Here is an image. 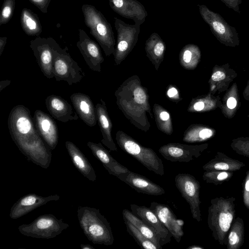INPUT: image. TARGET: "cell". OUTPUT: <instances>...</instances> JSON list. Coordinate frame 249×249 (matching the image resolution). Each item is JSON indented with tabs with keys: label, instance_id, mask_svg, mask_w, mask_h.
Segmentation results:
<instances>
[{
	"label": "cell",
	"instance_id": "49",
	"mask_svg": "<svg viewBox=\"0 0 249 249\" xmlns=\"http://www.w3.org/2000/svg\"><path fill=\"white\" fill-rule=\"evenodd\" d=\"M187 249H204V248L197 245H192L187 248Z\"/></svg>",
	"mask_w": 249,
	"mask_h": 249
},
{
	"label": "cell",
	"instance_id": "35",
	"mask_svg": "<svg viewBox=\"0 0 249 249\" xmlns=\"http://www.w3.org/2000/svg\"><path fill=\"white\" fill-rule=\"evenodd\" d=\"M124 220L131 223L144 236L151 240L159 249H162L155 232L141 218L127 209H124L122 212Z\"/></svg>",
	"mask_w": 249,
	"mask_h": 249
},
{
	"label": "cell",
	"instance_id": "43",
	"mask_svg": "<svg viewBox=\"0 0 249 249\" xmlns=\"http://www.w3.org/2000/svg\"><path fill=\"white\" fill-rule=\"evenodd\" d=\"M42 13H47L48 8L52 0H29Z\"/></svg>",
	"mask_w": 249,
	"mask_h": 249
},
{
	"label": "cell",
	"instance_id": "25",
	"mask_svg": "<svg viewBox=\"0 0 249 249\" xmlns=\"http://www.w3.org/2000/svg\"><path fill=\"white\" fill-rule=\"evenodd\" d=\"M95 106L96 117L103 139L101 142L110 151H116L117 148L113 140L111 131L112 123L107 112L106 103L102 99Z\"/></svg>",
	"mask_w": 249,
	"mask_h": 249
},
{
	"label": "cell",
	"instance_id": "42",
	"mask_svg": "<svg viewBox=\"0 0 249 249\" xmlns=\"http://www.w3.org/2000/svg\"><path fill=\"white\" fill-rule=\"evenodd\" d=\"M243 201L245 207L249 210V170L246 173L243 183Z\"/></svg>",
	"mask_w": 249,
	"mask_h": 249
},
{
	"label": "cell",
	"instance_id": "32",
	"mask_svg": "<svg viewBox=\"0 0 249 249\" xmlns=\"http://www.w3.org/2000/svg\"><path fill=\"white\" fill-rule=\"evenodd\" d=\"M201 53L199 47L194 44L184 46L179 53V61L182 68L188 70H195L199 63Z\"/></svg>",
	"mask_w": 249,
	"mask_h": 249
},
{
	"label": "cell",
	"instance_id": "34",
	"mask_svg": "<svg viewBox=\"0 0 249 249\" xmlns=\"http://www.w3.org/2000/svg\"><path fill=\"white\" fill-rule=\"evenodd\" d=\"M20 21L22 29L27 35L39 36L42 33L39 18L31 10L23 8L21 12Z\"/></svg>",
	"mask_w": 249,
	"mask_h": 249
},
{
	"label": "cell",
	"instance_id": "10",
	"mask_svg": "<svg viewBox=\"0 0 249 249\" xmlns=\"http://www.w3.org/2000/svg\"><path fill=\"white\" fill-rule=\"evenodd\" d=\"M68 48L61 47L55 52L53 72L56 81H66L69 85L80 82L85 73L68 52Z\"/></svg>",
	"mask_w": 249,
	"mask_h": 249
},
{
	"label": "cell",
	"instance_id": "26",
	"mask_svg": "<svg viewBox=\"0 0 249 249\" xmlns=\"http://www.w3.org/2000/svg\"><path fill=\"white\" fill-rule=\"evenodd\" d=\"M65 146L75 168L89 180H96L97 177L93 167L79 148L70 141H66Z\"/></svg>",
	"mask_w": 249,
	"mask_h": 249
},
{
	"label": "cell",
	"instance_id": "19",
	"mask_svg": "<svg viewBox=\"0 0 249 249\" xmlns=\"http://www.w3.org/2000/svg\"><path fill=\"white\" fill-rule=\"evenodd\" d=\"M110 8L125 18L141 25L146 19L147 12L143 5L137 0H108Z\"/></svg>",
	"mask_w": 249,
	"mask_h": 249
},
{
	"label": "cell",
	"instance_id": "39",
	"mask_svg": "<svg viewBox=\"0 0 249 249\" xmlns=\"http://www.w3.org/2000/svg\"><path fill=\"white\" fill-rule=\"evenodd\" d=\"M230 146L237 154L249 158V137H240L232 139Z\"/></svg>",
	"mask_w": 249,
	"mask_h": 249
},
{
	"label": "cell",
	"instance_id": "37",
	"mask_svg": "<svg viewBox=\"0 0 249 249\" xmlns=\"http://www.w3.org/2000/svg\"><path fill=\"white\" fill-rule=\"evenodd\" d=\"M124 220L127 231L141 248L159 249L155 244L144 236L131 223L126 220Z\"/></svg>",
	"mask_w": 249,
	"mask_h": 249
},
{
	"label": "cell",
	"instance_id": "44",
	"mask_svg": "<svg viewBox=\"0 0 249 249\" xmlns=\"http://www.w3.org/2000/svg\"><path fill=\"white\" fill-rule=\"evenodd\" d=\"M229 8L231 9L236 12H239V5L242 0H220Z\"/></svg>",
	"mask_w": 249,
	"mask_h": 249
},
{
	"label": "cell",
	"instance_id": "13",
	"mask_svg": "<svg viewBox=\"0 0 249 249\" xmlns=\"http://www.w3.org/2000/svg\"><path fill=\"white\" fill-rule=\"evenodd\" d=\"M209 144L199 145L170 142L161 146L159 153L166 160L172 162H188L198 158L208 148Z\"/></svg>",
	"mask_w": 249,
	"mask_h": 249
},
{
	"label": "cell",
	"instance_id": "11",
	"mask_svg": "<svg viewBox=\"0 0 249 249\" xmlns=\"http://www.w3.org/2000/svg\"><path fill=\"white\" fill-rule=\"evenodd\" d=\"M30 47L44 75L48 79L54 77L53 61L59 45L53 37L37 36L30 41Z\"/></svg>",
	"mask_w": 249,
	"mask_h": 249
},
{
	"label": "cell",
	"instance_id": "27",
	"mask_svg": "<svg viewBox=\"0 0 249 249\" xmlns=\"http://www.w3.org/2000/svg\"><path fill=\"white\" fill-rule=\"evenodd\" d=\"M146 56L158 71L163 61L166 51V45L160 35L153 33L145 43Z\"/></svg>",
	"mask_w": 249,
	"mask_h": 249
},
{
	"label": "cell",
	"instance_id": "41",
	"mask_svg": "<svg viewBox=\"0 0 249 249\" xmlns=\"http://www.w3.org/2000/svg\"><path fill=\"white\" fill-rule=\"evenodd\" d=\"M166 94L169 100L174 103H178L182 100L178 87L173 84L167 86Z\"/></svg>",
	"mask_w": 249,
	"mask_h": 249
},
{
	"label": "cell",
	"instance_id": "31",
	"mask_svg": "<svg viewBox=\"0 0 249 249\" xmlns=\"http://www.w3.org/2000/svg\"><path fill=\"white\" fill-rule=\"evenodd\" d=\"M216 133V130L209 125L194 124L185 130L182 140L188 143L201 142L212 139Z\"/></svg>",
	"mask_w": 249,
	"mask_h": 249
},
{
	"label": "cell",
	"instance_id": "24",
	"mask_svg": "<svg viewBox=\"0 0 249 249\" xmlns=\"http://www.w3.org/2000/svg\"><path fill=\"white\" fill-rule=\"evenodd\" d=\"M87 146L93 156L101 161L108 173L116 177L120 174L129 171L128 168L118 162L110 155L101 142H87Z\"/></svg>",
	"mask_w": 249,
	"mask_h": 249
},
{
	"label": "cell",
	"instance_id": "8",
	"mask_svg": "<svg viewBox=\"0 0 249 249\" xmlns=\"http://www.w3.org/2000/svg\"><path fill=\"white\" fill-rule=\"evenodd\" d=\"M199 13L216 39L227 47H235L239 45L238 34L234 27L229 25L219 14L203 4H198Z\"/></svg>",
	"mask_w": 249,
	"mask_h": 249
},
{
	"label": "cell",
	"instance_id": "22",
	"mask_svg": "<svg viewBox=\"0 0 249 249\" xmlns=\"http://www.w3.org/2000/svg\"><path fill=\"white\" fill-rule=\"evenodd\" d=\"M45 104L51 115L61 122L66 123L78 119V115L71 106L60 96H48L45 99Z\"/></svg>",
	"mask_w": 249,
	"mask_h": 249
},
{
	"label": "cell",
	"instance_id": "2",
	"mask_svg": "<svg viewBox=\"0 0 249 249\" xmlns=\"http://www.w3.org/2000/svg\"><path fill=\"white\" fill-rule=\"evenodd\" d=\"M116 104L124 116L136 127L144 132L151 126L146 113L153 119L147 89L139 77L132 75L125 79L114 93Z\"/></svg>",
	"mask_w": 249,
	"mask_h": 249
},
{
	"label": "cell",
	"instance_id": "50",
	"mask_svg": "<svg viewBox=\"0 0 249 249\" xmlns=\"http://www.w3.org/2000/svg\"><path fill=\"white\" fill-rule=\"evenodd\" d=\"M247 117L248 118H249V114H248V115H247Z\"/></svg>",
	"mask_w": 249,
	"mask_h": 249
},
{
	"label": "cell",
	"instance_id": "3",
	"mask_svg": "<svg viewBox=\"0 0 249 249\" xmlns=\"http://www.w3.org/2000/svg\"><path fill=\"white\" fill-rule=\"evenodd\" d=\"M235 198L216 197L211 200L207 223L214 239L225 244L227 235L235 215Z\"/></svg>",
	"mask_w": 249,
	"mask_h": 249
},
{
	"label": "cell",
	"instance_id": "12",
	"mask_svg": "<svg viewBox=\"0 0 249 249\" xmlns=\"http://www.w3.org/2000/svg\"><path fill=\"white\" fill-rule=\"evenodd\" d=\"M175 182L176 187L190 206L193 218L200 222L202 218L199 182L194 176L186 173L177 175Z\"/></svg>",
	"mask_w": 249,
	"mask_h": 249
},
{
	"label": "cell",
	"instance_id": "45",
	"mask_svg": "<svg viewBox=\"0 0 249 249\" xmlns=\"http://www.w3.org/2000/svg\"><path fill=\"white\" fill-rule=\"evenodd\" d=\"M7 38L6 36L0 37V56L1 55L4 51L5 45L7 42Z\"/></svg>",
	"mask_w": 249,
	"mask_h": 249
},
{
	"label": "cell",
	"instance_id": "6",
	"mask_svg": "<svg viewBox=\"0 0 249 249\" xmlns=\"http://www.w3.org/2000/svg\"><path fill=\"white\" fill-rule=\"evenodd\" d=\"M115 139L122 150L134 158L149 170L160 176L164 174L162 161L152 149L142 146L122 130L117 131Z\"/></svg>",
	"mask_w": 249,
	"mask_h": 249
},
{
	"label": "cell",
	"instance_id": "4",
	"mask_svg": "<svg viewBox=\"0 0 249 249\" xmlns=\"http://www.w3.org/2000/svg\"><path fill=\"white\" fill-rule=\"evenodd\" d=\"M77 217L84 234L94 244L112 245L114 237L110 224L99 209L79 206Z\"/></svg>",
	"mask_w": 249,
	"mask_h": 249
},
{
	"label": "cell",
	"instance_id": "7",
	"mask_svg": "<svg viewBox=\"0 0 249 249\" xmlns=\"http://www.w3.org/2000/svg\"><path fill=\"white\" fill-rule=\"evenodd\" d=\"M69 227L61 218L52 214L38 216L28 224L18 226V231L23 235L36 238L50 239L55 237Z\"/></svg>",
	"mask_w": 249,
	"mask_h": 249
},
{
	"label": "cell",
	"instance_id": "1",
	"mask_svg": "<svg viewBox=\"0 0 249 249\" xmlns=\"http://www.w3.org/2000/svg\"><path fill=\"white\" fill-rule=\"evenodd\" d=\"M10 136L19 151L30 161L48 168L52 160L51 150L37 131L28 108L15 106L8 118Z\"/></svg>",
	"mask_w": 249,
	"mask_h": 249
},
{
	"label": "cell",
	"instance_id": "33",
	"mask_svg": "<svg viewBox=\"0 0 249 249\" xmlns=\"http://www.w3.org/2000/svg\"><path fill=\"white\" fill-rule=\"evenodd\" d=\"M245 241V227L243 220L235 218L228 232L225 244L227 249H239Z\"/></svg>",
	"mask_w": 249,
	"mask_h": 249
},
{
	"label": "cell",
	"instance_id": "48",
	"mask_svg": "<svg viewBox=\"0 0 249 249\" xmlns=\"http://www.w3.org/2000/svg\"><path fill=\"white\" fill-rule=\"evenodd\" d=\"M81 249H95L91 245L89 244H81Z\"/></svg>",
	"mask_w": 249,
	"mask_h": 249
},
{
	"label": "cell",
	"instance_id": "38",
	"mask_svg": "<svg viewBox=\"0 0 249 249\" xmlns=\"http://www.w3.org/2000/svg\"><path fill=\"white\" fill-rule=\"evenodd\" d=\"M233 176V172L218 170L205 171L202 175V178L207 183L218 185L228 181Z\"/></svg>",
	"mask_w": 249,
	"mask_h": 249
},
{
	"label": "cell",
	"instance_id": "14",
	"mask_svg": "<svg viewBox=\"0 0 249 249\" xmlns=\"http://www.w3.org/2000/svg\"><path fill=\"white\" fill-rule=\"evenodd\" d=\"M76 45L89 68L93 71L101 72L104 58L100 48L83 29H79V40Z\"/></svg>",
	"mask_w": 249,
	"mask_h": 249
},
{
	"label": "cell",
	"instance_id": "29",
	"mask_svg": "<svg viewBox=\"0 0 249 249\" xmlns=\"http://www.w3.org/2000/svg\"><path fill=\"white\" fill-rule=\"evenodd\" d=\"M221 99L219 95L215 96L210 92L192 99L187 108L191 113H204L220 108Z\"/></svg>",
	"mask_w": 249,
	"mask_h": 249
},
{
	"label": "cell",
	"instance_id": "47",
	"mask_svg": "<svg viewBox=\"0 0 249 249\" xmlns=\"http://www.w3.org/2000/svg\"><path fill=\"white\" fill-rule=\"evenodd\" d=\"M11 81L9 80H1L0 81V91L9 86Z\"/></svg>",
	"mask_w": 249,
	"mask_h": 249
},
{
	"label": "cell",
	"instance_id": "20",
	"mask_svg": "<svg viewBox=\"0 0 249 249\" xmlns=\"http://www.w3.org/2000/svg\"><path fill=\"white\" fill-rule=\"evenodd\" d=\"M237 76L236 71L230 67L229 63L221 65H215L208 81L209 92L215 94L226 91L230 85Z\"/></svg>",
	"mask_w": 249,
	"mask_h": 249
},
{
	"label": "cell",
	"instance_id": "17",
	"mask_svg": "<svg viewBox=\"0 0 249 249\" xmlns=\"http://www.w3.org/2000/svg\"><path fill=\"white\" fill-rule=\"evenodd\" d=\"M60 199L58 195L55 194L42 196L36 194H29L19 198L12 206L9 216L16 219L28 213L35 209L52 201Z\"/></svg>",
	"mask_w": 249,
	"mask_h": 249
},
{
	"label": "cell",
	"instance_id": "30",
	"mask_svg": "<svg viewBox=\"0 0 249 249\" xmlns=\"http://www.w3.org/2000/svg\"><path fill=\"white\" fill-rule=\"evenodd\" d=\"M240 106L238 86L235 82L226 91L219 108L225 118L231 119L235 116Z\"/></svg>",
	"mask_w": 249,
	"mask_h": 249
},
{
	"label": "cell",
	"instance_id": "18",
	"mask_svg": "<svg viewBox=\"0 0 249 249\" xmlns=\"http://www.w3.org/2000/svg\"><path fill=\"white\" fill-rule=\"evenodd\" d=\"M149 208L155 213L160 221L168 229L176 241L179 243L184 235L183 220L178 219L170 208L165 204L156 202L151 203Z\"/></svg>",
	"mask_w": 249,
	"mask_h": 249
},
{
	"label": "cell",
	"instance_id": "9",
	"mask_svg": "<svg viewBox=\"0 0 249 249\" xmlns=\"http://www.w3.org/2000/svg\"><path fill=\"white\" fill-rule=\"evenodd\" d=\"M114 26L117 32V41L113 54L115 64L117 66L126 58L137 43L140 25L129 24L115 17Z\"/></svg>",
	"mask_w": 249,
	"mask_h": 249
},
{
	"label": "cell",
	"instance_id": "15",
	"mask_svg": "<svg viewBox=\"0 0 249 249\" xmlns=\"http://www.w3.org/2000/svg\"><path fill=\"white\" fill-rule=\"evenodd\" d=\"M130 208L131 212L155 232L161 246L170 242L172 235L149 207L133 204Z\"/></svg>",
	"mask_w": 249,
	"mask_h": 249
},
{
	"label": "cell",
	"instance_id": "23",
	"mask_svg": "<svg viewBox=\"0 0 249 249\" xmlns=\"http://www.w3.org/2000/svg\"><path fill=\"white\" fill-rule=\"evenodd\" d=\"M70 99L81 119L88 126H94L97 120L95 106L90 97L86 94L76 92L71 95Z\"/></svg>",
	"mask_w": 249,
	"mask_h": 249
},
{
	"label": "cell",
	"instance_id": "21",
	"mask_svg": "<svg viewBox=\"0 0 249 249\" xmlns=\"http://www.w3.org/2000/svg\"><path fill=\"white\" fill-rule=\"evenodd\" d=\"M117 178L139 193L152 196H160L165 193L162 187L145 177L129 170Z\"/></svg>",
	"mask_w": 249,
	"mask_h": 249
},
{
	"label": "cell",
	"instance_id": "40",
	"mask_svg": "<svg viewBox=\"0 0 249 249\" xmlns=\"http://www.w3.org/2000/svg\"><path fill=\"white\" fill-rule=\"evenodd\" d=\"M15 5V0H4L0 13V25L9 21L13 15Z\"/></svg>",
	"mask_w": 249,
	"mask_h": 249
},
{
	"label": "cell",
	"instance_id": "28",
	"mask_svg": "<svg viewBox=\"0 0 249 249\" xmlns=\"http://www.w3.org/2000/svg\"><path fill=\"white\" fill-rule=\"evenodd\" d=\"M245 165L243 162L232 159L222 152H217L215 157L205 163L202 168L204 171L235 172L240 170Z\"/></svg>",
	"mask_w": 249,
	"mask_h": 249
},
{
	"label": "cell",
	"instance_id": "51",
	"mask_svg": "<svg viewBox=\"0 0 249 249\" xmlns=\"http://www.w3.org/2000/svg\"><path fill=\"white\" fill-rule=\"evenodd\" d=\"M248 101H249V99H248Z\"/></svg>",
	"mask_w": 249,
	"mask_h": 249
},
{
	"label": "cell",
	"instance_id": "5",
	"mask_svg": "<svg viewBox=\"0 0 249 249\" xmlns=\"http://www.w3.org/2000/svg\"><path fill=\"white\" fill-rule=\"evenodd\" d=\"M85 25L96 39L105 55L109 56L115 51L116 41L110 24L95 6L88 4L82 6Z\"/></svg>",
	"mask_w": 249,
	"mask_h": 249
},
{
	"label": "cell",
	"instance_id": "16",
	"mask_svg": "<svg viewBox=\"0 0 249 249\" xmlns=\"http://www.w3.org/2000/svg\"><path fill=\"white\" fill-rule=\"evenodd\" d=\"M35 127L39 134L51 150H54L58 142V131L56 122L48 114L36 109L33 116Z\"/></svg>",
	"mask_w": 249,
	"mask_h": 249
},
{
	"label": "cell",
	"instance_id": "36",
	"mask_svg": "<svg viewBox=\"0 0 249 249\" xmlns=\"http://www.w3.org/2000/svg\"><path fill=\"white\" fill-rule=\"evenodd\" d=\"M153 112L157 128L165 134L171 135L173 132V126L169 111L157 103L153 106Z\"/></svg>",
	"mask_w": 249,
	"mask_h": 249
},
{
	"label": "cell",
	"instance_id": "46",
	"mask_svg": "<svg viewBox=\"0 0 249 249\" xmlns=\"http://www.w3.org/2000/svg\"><path fill=\"white\" fill-rule=\"evenodd\" d=\"M242 94L244 99L248 101L249 98V80H248L247 85L243 90Z\"/></svg>",
	"mask_w": 249,
	"mask_h": 249
}]
</instances>
